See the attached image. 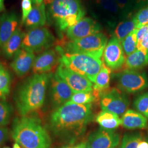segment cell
Instances as JSON below:
<instances>
[{"label":"cell","instance_id":"6da1fadb","mask_svg":"<svg viewBox=\"0 0 148 148\" xmlns=\"http://www.w3.org/2000/svg\"><path fill=\"white\" fill-rule=\"evenodd\" d=\"M92 115L91 104L66 103L52 113L49 127L56 137L73 144L84 134Z\"/></svg>","mask_w":148,"mask_h":148},{"label":"cell","instance_id":"603a6c76","mask_svg":"<svg viewBox=\"0 0 148 148\" xmlns=\"http://www.w3.org/2000/svg\"><path fill=\"white\" fill-rule=\"evenodd\" d=\"M148 64V53L137 49L127 56L123 68L125 70L137 71L143 69Z\"/></svg>","mask_w":148,"mask_h":148},{"label":"cell","instance_id":"836d02e7","mask_svg":"<svg viewBox=\"0 0 148 148\" xmlns=\"http://www.w3.org/2000/svg\"><path fill=\"white\" fill-rule=\"evenodd\" d=\"M136 29L148 24V5L139 10L133 18Z\"/></svg>","mask_w":148,"mask_h":148},{"label":"cell","instance_id":"484cf974","mask_svg":"<svg viewBox=\"0 0 148 148\" xmlns=\"http://www.w3.org/2000/svg\"><path fill=\"white\" fill-rule=\"evenodd\" d=\"M136 29L133 19H129L120 22L114 32V36L121 42L122 41Z\"/></svg>","mask_w":148,"mask_h":148},{"label":"cell","instance_id":"ee69618b","mask_svg":"<svg viewBox=\"0 0 148 148\" xmlns=\"http://www.w3.org/2000/svg\"></svg>","mask_w":148,"mask_h":148},{"label":"cell","instance_id":"f1b7e54d","mask_svg":"<svg viewBox=\"0 0 148 148\" xmlns=\"http://www.w3.org/2000/svg\"><path fill=\"white\" fill-rule=\"evenodd\" d=\"M137 49L148 53V24L137 29Z\"/></svg>","mask_w":148,"mask_h":148},{"label":"cell","instance_id":"cb8c5ba5","mask_svg":"<svg viewBox=\"0 0 148 148\" xmlns=\"http://www.w3.org/2000/svg\"><path fill=\"white\" fill-rule=\"evenodd\" d=\"M95 120L101 126V128L109 130H114L121 125V120L119 115L106 110L101 111L97 115Z\"/></svg>","mask_w":148,"mask_h":148},{"label":"cell","instance_id":"83f0119b","mask_svg":"<svg viewBox=\"0 0 148 148\" xmlns=\"http://www.w3.org/2000/svg\"><path fill=\"white\" fill-rule=\"evenodd\" d=\"M95 101V96L92 91H87L74 93L67 103L77 104H88Z\"/></svg>","mask_w":148,"mask_h":148},{"label":"cell","instance_id":"7c38bea8","mask_svg":"<svg viewBox=\"0 0 148 148\" xmlns=\"http://www.w3.org/2000/svg\"><path fill=\"white\" fill-rule=\"evenodd\" d=\"M101 24L89 17H84L66 30L69 41H75L101 32Z\"/></svg>","mask_w":148,"mask_h":148},{"label":"cell","instance_id":"9c48e42d","mask_svg":"<svg viewBox=\"0 0 148 148\" xmlns=\"http://www.w3.org/2000/svg\"><path fill=\"white\" fill-rule=\"evenodd\" d=\"M130 101L127 95L120 89L114 88L107 90L101 97L103 110L110 111L121 115L127 110Z\"/></svg>","mask_w":148,"mask_h":148},{"label":"cell","instance_id":"7bdbcfd3","mask_svg":"<svg viewBox=\"0 0 148 148\" xmlns=\"http://www.w3.org/2000/svg\"><path fill=\"white\" fill-rule=\"evenodd\" d=\"M8 148V147H5V148Z\"/></svg>","mask_w":148,"mask_h":148},{"label":"cell","instance_id":"f35d334b","mask_svg":"<svg viewBox=\"0 0 148 148\" xmlns=\"http://www.w3.org/2000/svg\"><path fill=\"white\" fill-rule=\"evenodd\" d=\"M138 148H148V142L142 140L139 143Z\"/></svg>","mask_w":148,"mask_h":148},{"label":"cell","instance_id":"8d00e7d4","mask_svg":"<svg viewBox=\"0 0 148 148\" xmlns=\"http://www.w3.org/2000/svg\"><path fill=\"white\" fill-rule=\"evenodd\" d=\"M134 11L140 10L148 5V0H131Z\"/></svg>","mask_w":148,"mask_h":148},{"label":"cell","instance_id":"8fae6325","mask_svg":"<svg viewBox=\"0 0 148 148\" xmlns=\"http://www.w3.org/2000/svg\"><path fill=\"white\" fill-rule=\"evenodd\" d=\"M103 57L104 63L111 70L121 68L126 60L121 42L114 36L107 43Z\"/></svg>","mask_w":148,"mask_h":148},{"label":"cell","instance_id":"ffe728a7","mask_svg":"<svg viewBox=\"0 0 148 148\" xmlns=\"http://www.w3.org/2000/svg\"><path fill=\"white\" fill-rule=\"evenodd\" d=\"M47 16L45 5L43 2L39 5H32V11L27 16L24 23L25 27L32 29L42 27L46 23Z\"/></svg>","mask_w":148,"mask_h":148},{"label":"cell","instance_id":"4fadbf2b","mask_svg":"<svg viewBox=\"0 0 148 148\" xmlns=\"http://www.w3.org/2000/svg\"><path fill=\"white\" fill-rule=\"evenodd\" d=\"M120 141L119 134L114 130L101 128L92 133L86 143L87 148H115Z\"/></svg>","mask_w":148,"mask_h":148},{"label":"cell","instance_id":"74e56055","mask_svg":"<svg viewBox=\"0 0 148 148\" xmlns=\"http://www.w3.org/2000/svg\"><path fill=\"white\" fill-rule=\"evenodd\" d=\"M60 148H87L86 143H80L76 144H70L62 147Z\"/></svg>","mask_w":148,"mask_h":148},{"label":"cell","instance_id":"2e32d148","mask_svg":"<svg viewBox=\"0 0 148 148\" xmlns=\"http://www.w3.org/2000/svg\"><path fill=\"white\" fill-rule=\"evenodd\" d=\"M60 55L56 49H47L35 59L32 69L34 74L48 73L60 63Z\"/></svg>","mask_w":148,"mask_h":148},{"label":"cell","instance_id":"52a82bcc","mask_svg":"<svg viewBox=\"0 0 148 148\" xmlns=\"http://www.w3.org/2000/svg\"><path fill=\"white\" fill-rule=\"evenodd\" d=\"M55 41V37L47 28L39 27L25 34L21 48L33 53L39 52L52 47Z\"/></svg>","mask_w":148,"mask_h":148},{"label":"cell","instance_id":"f546056e","mask_svg":"<svg viewBox=\"0 0 148 148\" xmlns=\"http://www.w3.org/2000/svg\"><path fill=\"white\" fill-rule=\"evenodd\" d=\"M13 109L5 101H0V126H5L11 121Z\"/></svg>","mask_w":148,"mask_h":148},{"label":"cell","instance_id":"7402d4cb","mask_svg":"<svg viewBox=\"0 0 148 148\" xmlns=\"http://www.w3.org/2000/svg\"><path fill=\"white\" fill-rule=\"evenodd\" d=\"M25 34L21 29H17L2 48V53L6 58H11L21 48Z\"/></svg>","mask_w":148,"mask_h":148},{"label":"cell","instance_id":"44dd1931","mask_svg":"<svg viewBox=\"0 0 148 148\" xmlns=\"http://www.w3.org/2000/svg\"><path fill=\"white\" fill-rule=\"evenodd\" d=\"M111 69L103 64L99 73L97 74L93 86L92 92L96 101L98 100L108 90L110 85Z\"/></svg>","mask_w":148,"mask_h":148},{"label":"cell","instance_id":"d4e9b609","mask_svg":"<svg viewBox=\"0 0 148 148\" xmlns=\"http://www.w3.org/2000/svg\"><path fill=\"white\" fill-rule=\"evenodd\" d=\"M11 74L5 66L0 63V101H5L11 91Z\"/></svg>","mask_w":148,"mask_h":148},{"label":"cell","instance_id":"e0dca14e","mask_svg":"<svg viewBox=\"0 0 148 148\" xmlns=\"http://www.w3.org/2000/svg\"><path fill=\"white\" fill-rule=\"evenodd\" d=\"M35 59L34 53L21 48L14 56L11 68L18 76L23 77L32 69Z\"/></svg>","mask_w":148,"mask_h":148},{"label":"cell","instance_id":"30bf717a","mask_svg":"<svg viewBox=\"0 0 148 148\" xmlns=\"http://www.w3.org/2000/svg\"><path fill=\"white\" fill-rule=\"evenodd\" d=\"M56 74L69 86L74 93L92 91L93 83L85 76L68 69L59 63Z\"/></svg>","mask_w":148,"mask_h":148},{"label":"cell","instance_id":"4dcf8cb0","mask_svg":"<svg viewBox=\"0 0 148 148\" xmlns=\"http://www.w3.org/2000/svg\"><path fill=\"white\" fill-rule=\"evenodd\" d=\"M134 107L137 111L148 119V92L138 97L134 101Z\"/></svg>","mask_w":148,"mask_h":148},{"label":"cell","instance_id":"3957f363","mask_svg":"<svg viewBox=\"0 0 148 148\" xmlns=\"http://www.w3.org/2000/svg\"><path fill=\"white\" fill-rule=\"evenodd\" d=\"M11 136L23 148H51L52 140L41 120L24 116L14 120Z\"/></svg>","mask_w":148,"mask_h":148},{"label":"cell","instance_id":"e575fe53","mask_svg":"<svg viewBox=\"0 0 148 148\" xmlns=\"http://www.w3.org/2000/svg\"><path fill=\"white\" fill-rule=\"evenodd\" d=\"M32 0H22L21 1V8H22V16L21 23L24 24L27 19V16L31 12L32 8Z\"/></svg>","mask_w":148,"mask_h":148},{"label":"cell","instance_id":"277c9868","mask_svg":"<svg viewBox=\"0 0 148 148\" xmlns=\"http://www.w3.org/2000/svg\"><path fill=\"white\" fill-rule=\"evenodd\" d=\"M59 30L64 32L84 18L86 11L79 0H43Z\"/></svg>","mask_w":148,"mask_h":148},{"label":"cell","instance_id":"4316f807","mask_svg":"<svg viewBox=\"0 0 148 148\" xmlns=\"http://www.w3.org/2000/svg\"><path fill=\"white\" fill-rule=\"evenodd\" d=\"M137 29L136 28L121 42L123 51L127 56L137 49Z\"/></svg>","mask_w":148,"mask_h":148},{"label":"cell","instance_id":"7a4b0ae2","mask_svg":"<svg viewBox=\"0 0 148 148\" xmlns=\"http://www.w3.org/2000/svg\"><path fill=\"white\" fill-rule=\"evenodd\" d=\"M52 74H34L28 77L17 90L16 107L21 116L40 109L44 103L49 80Z\"/></svg>","mask_w":148,"mask_h":148},{"label":"cell","instance_id":"ba28073f","mask_svg":"<svg viewBox=\"0 0 148 148\" xmlns=\"http://www.w3.org/2000/svg\"><path fill=\"white\" fill-rule=\"evenodd\" d=\"M119 89L129 93H135L148 87V79L146 75L137 71L124 70L116 75Z\"/></svg>","mask_w":148,"mask_h":148},{"label":"cell","instance_id":"b9f144b4","mask_svg":"<svg viewBox=\"0 0 148 148\" xmlns=\"http://www.w3.org/2000/svg\"><path fill=\"white\" fill-rule=\"evenodd\" d=\"M13 148H23L21 147V146L20 145H19L18 143H15L13 145Z\"/></svg>","mask_w":148,"mask_h":148},{"label":"cell","instance_id":"1f68e13d","mask_svg":"<svg viewBox=\"0 0 148 148\" xmlns=\"http://www.w3.org/2000/svg\"><path fill=\"white\" fill-rule=\"evenodd\" d=\"M120 10L121 19H126L134 12L131 0H115Z\"/></svg>","mask_w":148,"mask_h":148},{"label":"cell","instance_id":"ab89813d","mask_svg":"<svg viewBox=\"0 0 148 148\" xmlns=\"http://www.w3.org/2000/svg\"><path fill=\"white\" fill-rule=\"evenodd\" d=\"M5 0H0V12L5 10Z\"/></svg>","mask_w":148,"mask_h":148},{"label":"cell","instance_id":"d6986e66","mask_svg":"<svg viewBox=\"0 0 148 148\" xmlns=\"http://www.w3.org/2000/svg\"><path fill=\"white\" fill-rule=\"evenodd\" d=\"M121 125L128 130L144 129L148 127V119L139 112L127 110L121 119Z\"/></svg>","mask_w":148,"mask_h":148},{"label":"cell","instance_id":"8992f818","mask_svg":"<svg viewBox=\"0 0 148 148\" xmlns=\"http://www.w3.org/2000/svg\"><path fill=\"white\" fill-rule=\"evenodd\" d=\"M108 42L106 35L97 33L75 41L63 42L64 52L69 53L85 54L101 58Z\"/></svg>","mask_w":148,"mask_h":148},{"label":"cell","instance_id":"d6a6232c","mask_svg":"<svg viewBox=\"0 0 148 148\" xmlns=\"http://www.w3.org/2000/svg\"><path fill=\"white\" fill-rule=\"evenodd\" d=\"M142 140L139 134H126L122 139L121 148H138L139 143Z\"/></svg>","mask_w":148,"mask_h":148},{"label":"cell","instance_id":"60d3db41","mask_svg":"<svg viewBox=\"0 0 148 148\" xmlns=\"http://www.w3.org/2000/svg\"><path fill=\"white\" fill-rule=\"evenodd\" d=\"M34 5H39L43 3V0H32Z\"/></svg>","mask_w":148,"mask_h":148},{"label":"cell","instance_id":"5bb4252c","mask_svg":"<svg viewBox=\"0 0 148 148\" xmlns=\"http://www.w3.org/2000/svg\"><path fill=\"white\" fill-rule=\"evenodd\" d=\"M93 7L110 27H114L121 20L120 10L115 0H92Z\"/></svg>","mask_w":148,"mask_h":148},{"label":"cell","instance_id":"9a60e30c","mask_svg":"<svg viewBox=\"0 0 148 148\" xmlns=\"http://www.w3.org/2000/svg\"><path fill=\"white\" fill-rule=\"evenodd\" d=\"M51 81L52 101L54 107L58 108L69 101L74 92L56 73L52 75Z\"/></svg>","mask_w":148,"mask_h":148},{"label":"cell","instance_id":"d590c367","mask_svg":"<svg viewBox=\"0 0 148 148\" xmlns=\"http://www.w3.org/2000/svg\"><path fill=\"white\" fill-rule=\"evenodd\" d=\"M9 135V130L7 127L0 126V147L7 140Z\"/></svg>","mask_w":148,"mask_h":148},{"label":"cell","instance_id":"ac0fdd59","mask_svg":"<svg viewBox=\"0 0 148 148\" xmlns=\"http://www.w3.org/2000/svg\"><path fill=\"white\" fill-rule=\"evenodd\" d=\"M19 18L14 12L3 13L0 18V48L10 39L17 29Z\"/></svg>","mask_w":148,"mask_h":148},{"label":"cell","instance_id":"5b68a950","mask_svg":"<svg viewBox=\"0 0 148 148\" xmlns=\"http://www.w3.org/2000/svg\"><path fill=\"white\" fill-rule=\"evenodd\" d=\"M56 49L60 55V63L74 72L85 76L94 84L96 76L104 64L101 58L85 54L66 53L60 46H58Z\"/></svg>","mask_w":148,"mask_h":148}]
</instances>
